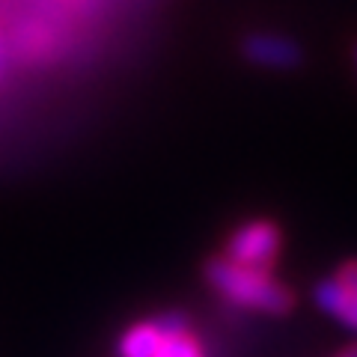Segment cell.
Segmentation results:
<instances>
[{
	"label": "cell",
	"mask_w": 357,
	"mask_h": 357,
	"mask_svg": "<svg viewBox=\"0 0 357 357\" xmlns=\"http://www.w3.org/2000/svg\"><path fill=\"white\" fill-rule=\"evenodd\" d=\"M206 283L232 307L265 312V316H286L295 310V295L286 283H280L271 271L248 268L215 256L206 262Z\"/></svg>",
	"instance_id": "cell-1"
},
{
	"label": "cell",
	"mask_w": 357,
	"mask_h": 357,
	"mask_svg": "<svg viewBox=\"0 0 357 357\" xmlns=\"http://www.w3.org/2000/svg\"><path fill=\"white\" fill-rule=\"evenodd\" d=\"M280 253H283V232L268 218H253L236 227L227 241V250H223L227 259L248 268H259V271H271L277 259H280Z\"/></svg>",
	"instance_id": "cell-2"
},
{
	"label": "cell",
	"mask_w": 357,
	"mask_h": 357,
	"mask_svg": "<svg viewBox=\"0 0 357 357\" xmlns=\"http://www.w3.org/2000/svg\"><path fill=\"white\" fill-rule=\"evenodd\" d=\"M241 57L259 66V69H277V72H292L304 63V48L301 42L274 30H253L241 39Z\"/></svg>",
	"instance_id": "cell-3"
},
{
	"label": "cell",
	"mask_w": 357,
	"mask_h": 357,
	"mask_svg": "<svg viewBox=\"0 0 357 357\" xmlns=\"http://www.w3.org/2000/svg\"><path fill=\"white\" fill-rule=\"evenodd\" d=\"M312 298L321 312H328L342 328L357 333V259L342 262L328 280L316 286Z\"/></svg>",
	"instance_id": "cell-4"
},
{
	"label": "cell",
	"mask_w": 357,
	"mask_h": 357,
	"mask_svg": "<svg viewBox=\"0 0 357 357\" xmlns=\"http://www.w3.org/2000/svg\"><path fill=\"white\" fill-rule=\"evenodd\" d=\"M167 337V328L161 316L158 319H146V321H134L131 328L116 342V354L119 357H155L161 349V342Z\"/></svg>",
	"instance_id": "cell-5"
},
{
	"label": "cell",
	"mask_w": 357,
	"mask_h": 357,
	"mask_svg": "<svg viewBox=\"0 0 357 357\" xmlns=\"http://www.w3.org/2000/svg\"><path fill=\"white\" fill-rule=\"evenodd\" d=\"M161 321L167 328V337L155 357H206L203 342L197 340V333L191 331L182 312H164Z\"/></svg>",
	"instance_id": "cell-6"
},
{
	"label": "cell",
	"mask_w": 357,
	"mask_h": 357,
	"mask_svg": "<svg viewBox=\"0 0 357 357\" xmlns=\"http://www.w3.org/2000/svg\"><path fill=\"white\" fill-rule=\"evenodd\" d=\"M13 48H9V36L0 30V86L9 81V72H13Z\"/></svg>",
	"instance_id": "cell-7"
},
{
	"label": "cell",
	"mask_w": 357,
	"mask_h": 357,
	"mask_svg": "<svg viewBox=\"0 0 357 357\" xmlns=\"http://www.w3.org/2000/svg\"><path fill=\"white\" fill-rule=\"evenodd\" d=\"M337 357H357V342H354V345H349V349H342Z\"/></svg>",
	"instance_id": "cell-8"
},
{
	"label": "cell",
	"mask_w": 357,
	"mask_h": 357,
	"mask_svg": "<svg viewBox=\"0 0 357 357\" xmlns=\"http://www.w3.org/2000/svg\"><path fill=\"white\" fill-rule=\"evenodd\" d=\"M351 60H354V72H357V42H354V48H351Z\"/></svg>",
	"instance_id": "cell-9"
}]
</instances>
